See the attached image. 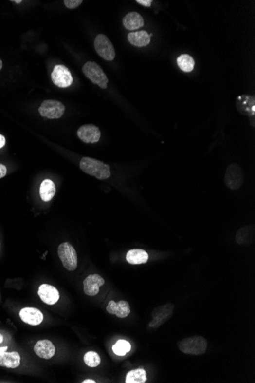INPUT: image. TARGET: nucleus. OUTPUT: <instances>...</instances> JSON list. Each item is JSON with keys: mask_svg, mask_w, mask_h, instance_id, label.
<instances>
[{"mask_svg": "<svg viewBox=\"0 0 255 383\" xmlns=\"http://www.w3.org/2000/svg\"><path fill=\"white\" fill-rule=\"evenodd\" d=\"M148 258L147 252L141 249H133L126 254V260L131 265L145 264Z\"/></svg>", "mask_w": 255, "mask_h": 383, "instance_id": "obj_20", "label": "nucleus"}, {"mask_svg": "<svg viewBox=\"0 0 255 383\" xmlns=\"http://www.w3.org/2000/svg\"><path fill=\"white\" fill-rule=\"evenodd\" d=\"M83 72L87 78L102 89L107 88L108 77L96 63L88 61L83 67Z\"/></svg>", "mask_w": 255, "mask_h": 383, "instance_id": "obj_3", "label": "nucleus"}, {"mask_svg": "<svg viewBox=\"0 0 255 383\" xmlns=\"http://www.w3.org/2000/svg\"><path fill=\"white\" fill-rule=\"evenodd\" d=\"M5 138L2 135H0V149H2L5 146Z\"/></svg>", "mask_w": 255, "mask_h": 383, "instance_id": "obj_30", "label": "nucleus"}, {"mask_svg": "<svg viewBox=\"0 0 255 383\" xmlns=\"http://www.w3.org/2000/svg\"><path fill=\"white\" fill-rule=\"evenodd\" d=\"M64 2L66 7L72 9L78 7L79 5H81L83 1L82 0H65Z\"/></svg>", "mask_w": 255, "mask_h": 383, "instance_id": "obj_27", "label": "nucleus"}, {"mask_svg": "<svg viewBox=\"0 0 255 383\" xmlns=\"http://www.w3.org/2000/svg\"><path fill=\"white\" fill-rule=\"evenodd\" d=\"M56 193V187L52 180L46 179L43 181L40 186V196L41 200L48 202L53 198Z\"/></svg>", "mask_w": 255, "mask_h": 383, "instance_id": "obj_21", "label": "nucleus"}, {"mask_svg": "<svg viewBox=\"0 0 255 383\" xmlns=\"http://www.w3.org/2000/svg\"><path fill=\"white\" fill-rule=\"evenodd\" d=\"M104 284V279L98 274L89 275L84 281V293L88 296H96L99 292V287Z\"/></svg>", "mask_w": 255, "mask_h": 383, "instance_id": "obj_11", "label": "nucleus"}, {"mask_svg": "<svg viewBox=\"0 0 255 383\" xmlns=\"http://www.w3.org/2000/svg\"><path fill=\"white\" fill-rule=\"evenodd\" d=\"M7 174V169L5 165L0 164V178L5 177Z\"/></svg>", "mask_w": 255, "mask_h": 383, "instance_id": "obj_29", "label": "nucleus"}, {"mask_svg": "<svg viewBox=\"0 0 255 383\" xmlns=\"http://www.w3.org/2000/svg\"><path fill=\"white\" fill-rule=\"evenodd\" d=\"M77 135L80 140L85 143H96L101 136V133L97 126L92 124L84 125L77 131Z\"/></svg>", "mask_w": 255, "mask_h": 383, "instance_id": "obj_10", "label": "nucleus"}, {"mask_svg": "<svg viewBox=\"0 0 255 383\" xmlns=\"http://www.w3.org/2000/svg\"><path fill=\"white\" fill-rule=\"evenodd\" d=\"M37 294L41 301L48 305H55L60 298V294L57 288L48 284L40 286Z\"/></svg>", "mask_w": 255, "mask_h": 383, "instance_id": "obj_14", "label": "nucleus"}, {"mask_svg": "<svg viewBox=\"0 0 255 383\" xmlns=\"http://www.w3.org/2000/svg\"><path fill=\"white\" fill-rule=\"evenodd\" d=\"M52 80L55 85L60 88L70 87L73 83V77L67 67L61 64L55 66L52 73Z\"/></svg>", "mask_w": 255, "mask_h": 383, "instance_id": "obj_8", "label": "nucleus"}, {"mask_svg": "<svg viewBox=\"0 0 255 383\" xmlns=\"http://www.w3.org/2000/svg\"><path fill=\"white\" fill-rule=\"evenodd\" d=\"M34 351L41 358L49 360L55 356L56 349L51 341L42 340L37 341V344L35 345Z\"/></svg>", "mask_w": 255, "mask_h": 383, "instance_id": "obj_16", "label": "nucleus"}, {"mask_svg": "<svg viewBox=\"0 0 255 383\" xmlns=\"http://www.w3.org/2000/svg\"><path fill=\"white\" fill-rule=\"evenodd\" d=\"M174 308V306L173 304H167L156 307L153 310V320L149 324V326L151 327H158L161 326L162 324L171 318Z\"/></svg>", "mask_w": 255, "mask_h": 383, "instance_id": "obj_9", "label": "nucleus"}, {"mask_svg": "<svg viewBox=\"0 0 255 383\" xmlns=\"http://www.w3.org/2000/svg\"><path fill=\"white\" fill-rule=\"evenodd\" d=\"M180 350L185 354L202 355L206 353L208 343L203 337H187L178 343Z\"/></svg>", "mask_w": 255, "mask_h": 383, "instance_id": "obj_2", "label": "nucleus"}, {"mask_svg": "<svg viewBox=\"0 0 255 383\" xmlns=\"http://www.w3.org/2000/svg\"><path fill=\"white\" fill-rule=\"evenodd\" d=\"M94 46L98 55L104 60L112 61L115 58V48L108 37L105 35L99 34L96 36Z\"/></svg>", "mask_w": 255, "mask_h": 383, "instance_id": "obj_6", "label": "nucleus"}, {"mask_svg": "<svg viewBox=\"0 0 255 383\" xmlns=\"http://www.w3.org/2000/svg\"><path fill=\"white\" fill-rule=\"evenodd\" d=\"M123 25L128 30L134 31L145 25L143 17L135 12L128 13L123 20Z\"/></svg>", "mask_w": 255, "mask_h": 383, "instance_id": "obj_18", "label": "nucleus"}, {"mask_svg": "<svg viewBox=\"0 0 255 383\" xmlns=\"http://www.w3.org/2000/svg\"><path fill=\"white\" fill-rule=\"evenodd\" d=\"M80 167L86 174L94 176L99 180L107 179L111 176L110 167L101 161L84 157L80 161Z\"/></svg>", "mask_w": 255, "mask_h": 383, "instance_id": "obj_1", "label": "nucleus"}, {"mask_svg": "<svg viewBox=\"0 0 255 383\" xmlns=\"http://www.w3.org/2000/svg\"><path fill=\"white\" fill-rule=\"evenodd\" d=\"M7 349H8L7 346H3V347H0V353H2V352L6 351Z\"/></svg>", "mask_w": 255, "mask_h": 383, "instance_id": "obj_32", "label": "nucleus"}, {"mask_svg": "<svg viewBox=\"0 0 255 383\" xmlns=\"http://www.w3.org/2000/svg\"><path fill=\"white\" fill-rule=\"evenodd\" d=\"M225 183L232 190H237L244 183V174L241 167L237 164H232L225 172Z\"/></svg>", "mask_w": 255, "mask_h": 383, "instance_id": "obj_7", "label": "nucleus"}, {"mask_svg": "<svg viewBox=\"0 0 255 383\" xmlns=\"http://www.w3.org/2000/svg\"><path fill=\"white\" fill-rule=\"evenodd\" d=\"M147 381V373L143 369H133L126 376V383H145Z\"/></svg>", "mask_w": 255, "mask_h": 383, "instance_id": "obj_22", "label": "nucleus"}, {"mask_svg": "<svg viewBox=\"0 0 255 383\" xmlns=\"http://www.w3.org/2000/svg\"><path fill=\"white\" fill-rule=\"evenodd\" d=\"M84 362L90 367H97L98 365L101 362V359L99 357V354L96 352L89 351L86 353L84 357Z\"/></svg>", "mask_w": 255, "mask_h": 383, "instance_id": "obj_26", "label": "nucleus"}, {"mask_svg": "<svg viewBox=\"0 0 255 383\" xmlns=\"http://www.w3.org/2000/svg\"><path fill=\"white\" fill-rule=\"evenodd\" d=\"M128 40L134 46L145 47L151 42V36L146 31L131 32L128 35Z\"/></svg>", "mask_w": 255, "mask_h": 383, "instance_id": "obj_19", "label": "nucleus"}, {"mask_svg": "<svg viewBox=\"0 0 255 383\" xmlns=\"http://www.w3.org/2000/svg\"><path fill=\"white\" fill-rule=\"evenodd\" d=\"M177 63L180 69L183 72H186V73L191 72L195 66V61L193 60V57L186 54L181 55V56L177 57Z\"/></svg>", "mask_w": 255, "mask_h": 383, "instance_id": "obj_23", "label": "nucleus"}, {"mask_svg": "<svg viewBox=\"0 0 255 383\" xmlns=\"http://www.w3.org/2000/svg\"><path fill=\"white\" fill-rule=\"evenodd\" d=\"M38 111L43 117H46L50 119H59L64 115L65 107L60 102L53 99H48V100H44L41 103Z\"/></svg>", "mask_w": 255, "mask_h": 383, "instance_id": "obj_5", "label": "nucleus"}, {"mask_svg": "<svg viewBox=\"0 0 255 383\" xmlns=\"http://www.w3.org/2000/svg\"><path fill=\"white\" fill-rule=\"evenodd\" d=\"M19 316L21 321L32 326L39 325L44 320V315L41 310L36 307H25L21 309Z\"/></svg>", "mask_w": 255, "mask_h": 383, "instance_id": "obj_13", "label": "nucleus"}, {"mask_svg": "<svg viewBox=\"0 0 255 383\" xmlns=\"http://www.w3.org/2000/svg\"><path fill=\"white\" fill-rule=\"evenodd\" d=\"M63 266L68 271H74L77 267V254L71 243L65 242L59 246L57 250Z\"/></svg>", "mask_w": 255, "mask_h": 383, "instance_id": "obj_4", "label": "nucleus"}, {"mask_svg": "<svg viewBox=\"0 0 255 383\" xmlns=\"http://www.w3.org/2000/svg\"><path fill=\"white\" fill-rule=\"evenodd\" d=\"M240 230L245 235L236 234V241L239 244H248L250 243L251 241H253L252 240V236L254 237V228L251 229V226H247V227H242L240 229Z\"/></svg>", "mask_w": 255, "mask_h": 383, "instance_id": "obj_24", "label": "nucleus"}, {"mask_svg": "<svg viewBox=\"0 0 255 383\" xmlns=\"http://www.w3.org/2000/svg\"><path fill=\"white\" fill-rule=\"evenodd\" d=\"M3 341V337H2V334H0V344Z\"/></svg>", "mask_w": 255, "mask_h": 383, "instance_id": "obj_33", "label": "nucleus"}, {"mask_svg": "<svg viewBox=\"0 0 255 383\" xmlns=\"http://www.w3.org/2000/svg\"><path fill=\"white\" fill-rule=\"evenodd\" d=\"M13 2H16V3H21V0H14Z\"/></svg>", "mask_w": 255, "mask_h": 383, "instance_id": "obj_34", "label": "nucleus"}, {"mask_svg": "<svg viewBox=\"0 0 255 383\" xmlns=\"http://www.w3.org/2000/svg\"><path fill=\"white\" fill-rule=\"evenodd\" d=\"M236 107L240 114L248 116H254L255 114V96L241 95L236 99Z\"/></svg>", "mask_w": 255, "mask_h": 383, "instance_id": "obj_12", "label": "nucleus"}, {"mask_svg": "<svg viewBox=\"0 0 255 383\" xmlns=\"http://www.w3.org/2000/svg\"><path fill=\"white\" fill-rule=\"evenodd\" d=\"M83 383H95L96 382L92 380H85L84 382H82Z\"/></svg>", "mask_w": 255, "mask_h": 383, "instance_id": "obj_31", "label": "nucleus"}, {"mask_svg": "<svg viewBox=\"0 0 255 383\" xmlns=\"http://www.w3.org/2000/svg\"><path fill=\"white\" fill-rule=\"evenodd\" d=\"M112 350L115 354L123 357L131 350V344L125 340H119L112 346Z\"/></svg>", "mask_w": 255, "mask_h": 383, "instance_id": "obj_25", "label": "nucleus"}, {"mask_svg": "<svg viewBox=\"0 0 255 383\" xmlns=\"http://www.w3.org/2000/svg\"><path fill=\"white\" fill-rule=\"evenodd\" d=\"M21 357L17 352H2L0 353V366L16 369L19 366Z\"/></svg>", "mask_w": 255, "mask_h": 383, "instance_id": "obj_17", "label": "nucleus"}, {"mask_svg": "<svg viewBox=\"0 0 255 383\" xmlns=\"http://www.w3.org/2000/svg\"><path fill=\"white\" fill-rule=\"evenodd\" d=\"M2 60H0V70H2Z\"/></svg>", "mask_w": 255, "mask_h": 383, "instance_id": "obj_35", "label": "nucleus"}, {"mask_svg": "<svg viewBox=\"0 0 255 383\" xmlns=\"http://www.w3.org/2000/svg\"><path fill=\"white\" fill-rule=\"evenodd\" d=\"M107 310L109 314L116 315L119 318H126L131 312L129 304L126 301H120L119 302L110 301L107 307Z\"/></svg>", "mask_w": 255, "mask_h": 383, "instance_id": "obj_15", "label": "nucleus"}, {"mask_svg": "<svg viewBox=\"0 0 255 383\" xmlns=\"http://www.w3.org/2000/svg\"><path fill=\"white\" fill-rule=\"evenodd\" d=\"M136 2L146 6V7H150L152 3V1L151 0H136Z\"/></svg>", "mask_w": 255, "mask_h": 383, "instance_id": "obj_28", "label": "nucleus"}]
</instances>
